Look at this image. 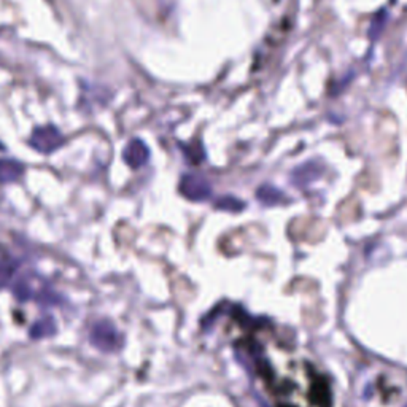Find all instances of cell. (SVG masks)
<instances>
[{
	"label": "cell",
	"mask_w": 407,
	"mask_h": 407,
	"mask_svg": "<svg viewBox=\"0 0 407 407\" xmlns=\"http://www.w3.org/2000/svg\"><path fill=\"white\" fill-rule=\"evenodd\" d=\"M90 342L102 353H116L123 347V334L108 320H99L91 327Z\"/></svg>",
	"instance_id": "1"
},
{
	"label": "cell",
	"mask_w": 407,
	"mask_h": 407,
	"mask_svg": "<svg viewBox=\"0 0 407 407\" xmlns=\"http://www.w3.org/2000/svg\"><path fill=\"white\" fill-rule=\"evenodd\" d=\"M64 141L66 138H64L62 132L56 126L46 124L38 126L32 131L31 138H29V145L36 151H38V153L50 155L57 148H61Z\"/></svg>",
	"instance_id": "2"
},
{
	"label": "cell",
	"mask_w": 407,
	"mask_h": 407,
	"mask_svg": "<svg viewBox=\"0 0 407 407\" xmlns=\"http://www.w3.org/2000/svg\"><path fill=\"white\" fill-rule=\"evenodd\" d=\"M180 194L191 202H204L212 197V185L199 173H185L178 183Z\"/></svg>",
	"instance_id": "3"
},
{
	"label": "cell",
	"mask_w": 407,
	"mask_h": 407,
	"mask_svg": "<svg viewBox=\"0 0 407 407\" xmlns=\"http://www.w3.org/2000/svg\"><path fill=\"white\" fill-rule=\"evenodd\" d=\"M123 161L131 169H141L150 161V148L142 138H132L123 150Z\"/></svg>",
	"instance_id": "4"
},
{
	"label": "cell",
	"mask_w": 407,
	"mask_h": 407,
	"mask_svg": "<svg viewBox=\"0 0 407 407\" xmlns=\"http://www.w3.org/2000/svg\"><path fill=\"white\" fill-rule=\"evenodd\" d=\"M24 173V166L16 159H0V183L18 182Z\"/></svg>",
	"instance_id": "5"
},
{
	"label": "cell",
	"mask_w": 407,
	"mask_h": 407,
	"mask_svg": "<svg viewBox=\"0 0 407 407\" xmlns=\"http://www.w3.org/2000/svg\"><path fill=\"white\" fill-rule=\"evenodd\" d=\"M56 334V323L51 317H43L38 322L34 323L31 328V337L34 339H43V337H50Z\"/></svg>",
	"instance_id": "6"
},
{
	"label": "cell",
	"mask_w": 407,
	"mask_h": 407,
	"mask_svg": "<svg viewBox=\"0 0 407 407\" xmlns=\"http://www.w3.org/2000/svg\"><path fill=\"white\" fill-rule=\"evenodd\" d=\"M257 197L261 204H264V206H276V204L283 199V193L280 190L274 188V186L263 185L258 188Z\"/></svg>",
	"instance_id": "7"
},
{
	"label": "cell",
	"mask_w": 407,
	"mask_h": 407,
	"mask_svg": "<svg viewBox=\"0 0 407 407\" xmlns=\"http://www.w3.org/2000/svg\"><path fill=\"white\" fill-rule=\"evenodd\" d=\"M215 207L222 208V210L241 212L242 208L245 207V204L239 199H236V197H232V196H224V197H220V199L215 202Z\"/></svg>",
	"instance_id": "8"
},
{
	"label": "cell",
	"mask_w": 407,
	"mask_h": 407,
	"mask_svg": "<svg viewBox=\"0 0 407 407\" xmlns=\"http://www.w3.org/2000/svg\"><path fill=\"white\" fill-rule=\"evenodd\" d=\"M182 148L185 151L186 158L190 159V162H193V164H199V162H202L204 156H206L201 143H197V145H183Z\"/></svg>",
	"instance_id": "9"
},
{
	"label": "cell",
	"mask_w": 407,
	"mask_h": 407,
	"mask_svg": "<svg viewBox=\"0 0 407 407\" xmlns=\"http://www.w3.org/2000/svg\"><path fill=\"white\" fill-rule=\"evenodd\" d=\"M406 407H407V406H406Z\"/></svg>",
	"instance_id": "10"
}]
</instances>
